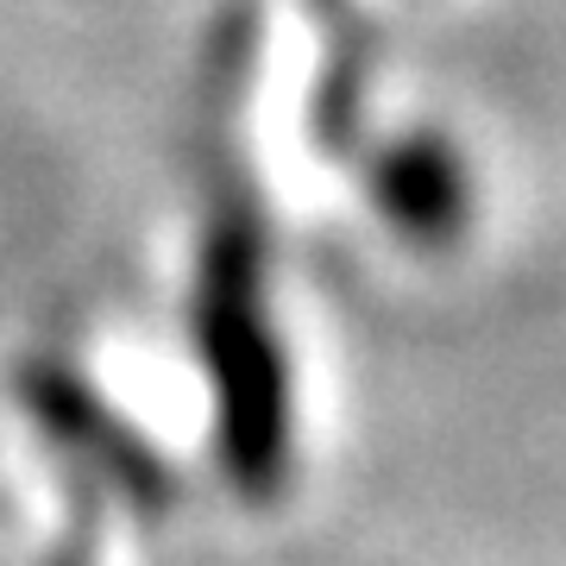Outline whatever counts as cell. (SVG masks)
<instances>
[{
  "label": "cell",
  "instance_id": "3",
  "mask_svg": "<svg viewBox=\"0 0 566 566\" xmlns=\"http://www.w3.org/2000/svg\"><path fill=\"white\" fill-rule=\"evenodd\" d=\"M20 397L32 403V416H39L44 434H51L70 460L88 465L102 485L120 491L126 504H164V491L170 485H164L158 453H151L133 428L114 422L107 403L82 385L76 371H63V365H32L25 385H20Z\"/></svg>",
  "mask_w": 566,
  "mask_h": 566
},
{
  "label": "cell",
  "instance_id": "1",
  "mask_svg": "<svg viewBox=\"0 0 566 566\" xmlns=\"http://www.w3.org/2000/svg\"><path fill=\"white\" fill-rule=\"evenodd\" d=\"M196 359L214 397V453L240 497L271 504L290 479V359L271 315V277H264V240L240 214H221L202 240L196 264Z\"/></svg>",
  "mask_w": 566,
  "mask_h": 566
},
{
  "label": "cell",
  "instance_id": "2",
  "mask_svg": "<svg viewBox=\"0 0 566 566\" xmlns=\"http://www.w3.org/2000/svg\"><path fill=\"white\" fill-rule=\"evenodd\" d=\"M371 208L385 214V227L416 252H453L472 227V170L441 133H403L390 139L371 164Z\"/></svg>",
  "mask_w": 566,
  "mask_h": 566
}]
</instances>
